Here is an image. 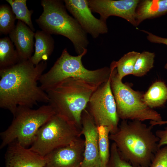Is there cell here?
<instances>
[{
  "label": "cell",
  "instance_id": "23",
  "mask_svg": "<svg viewBox=\"0 0 167 167\" xmlns=\"http://www.w3.org/2000/svg\"><path fill=\"white\" fill-rule=\"evenodd\" d=\"M155 56L154 53L144 51L140 53L136 60L132 75L144 76L153 67Z\"/></svg>",
  "mask_w": 167,
  "mask_h": 167
},
{
  "label": "cell",
  "instance_id": "28",
  "mask_svg": "<svg viewBox=\"0 0 167 167\" xmlns=\"http://www.w3.org/2000/svg\"><path fill=\"white\" fill-rule=\"evenodd\" d=\"M155 134L159 139L158 143L159 148L167 145V125L163 130H157Z\"/></svg>",
  "mask_w": 167,
  "mask_h": 167
},
{
  "label": "cell",
  "instance_id": "26",
  "mask_svg": "<svg viewBox=\"0 0 167 167\" xmlns=\"http://www.w3.org/2000/svg\"><path fill=\"white\" fill-rule=\"evenodd\" d=\"M149 167H167V145L158 150Z\"/></svg>",
  "mask_w": 167,
  "mask_h": 167
},
{
  "label": "cell",
  "instance_id": "13",
  "mask_svg": "<svg viewBox=\"0 0 167 167\" xmlns=\"http://www.w3.org/2000/svg\"><path fill=\"white\" fill-rule=\"evenodd\" d=\"M84 139L58 148L47 155L45 167H80L84 156Z\"/></svg>",
  "mask_w": 167,
  "mask_h": 167
},
{
  "label": "cell",
  "instance_id": "12",
  "mask_svg": "<svg viewBox=\"0 0 167 167\" xmlns=\"http://www.w3.org/2000/svg\"><path fill=\"white\" fill-rule=\"evenodd\" d=\"M81 118V132L84 137L85 147L80 167H101L97 127L86 108L82 113Z\"/></svg>",
  "mask_w": 167,
  "mask_h": 167
},
{
  "label": "cell",
  "instance_id": "8",
  "mask_svg": "<svg viewBox=\"0 0 167 167\" xmlns=\"http://www.w3.org/2000/svg\"><path fill=\"white\" fill-rule=\"evenodd\" d=\"M81 135V129L56 113L40 128L29 148L45 157L55 149L71 143Z\"/></svg>",
  "mask_w": 167,
  "mask_h": 167
},
{
  "label": "cell",
  "instance_id": "19",
  "mask_svg": "<svg viewBox=\"0 0 167 167\" xmlns=\"http://www.w3.org/2000/svg\"><path fill=\"white\" fill-rule=\"evenodd\" d=\"M21 61L13 43L7 36L0 39V70L15 65Z\"/></svg>",
  "mask_w": 167,
  "mask_h": 167
},
{
  "label": "cell",
  "instance_id": "25",
  "mask_svg": "<svg viewBox=\"0 0 167 167\" xmlns=\"http://www.w3.org/2000/svg\"><path fill=\"white\" fill-rule=\"evenodd\" d=\"M106 167H141L134 166L121 156L115 143L113 142L110 147V155Z\"/></svg>",
  "mask_w": 167,
  "mask_h": 167
},
{
  "label": "cell",
  "instance_id": "27",
  "mask_svg": "<svg viewBox=\"0 0 167 167\" xmlns=\"http://www.w3.org/2000/svg\"><path fill=\"white\" fill-rule=\"evenodd\" d=\"M141 31L147 34V39L150 42L155 43L164 44L167 45V38L157 36L146 31ZM164 68L167 69V63L165 65Z\"/></svg>",
  "mask_w": 167,
  "mask_h": 167
},
{
  "label": "cell",
  "instance_id": "1",
  "mask_svg": "<svg viewBox=\"0 0 167 167\" xmlns=\"http://www.w3.org/2000/svg\"><path fill=\"white\" fill-rule=\"evenodd\" d=\"M46 61L34 65L30 59L0 70V107L14 115L18 106L32 108L38 103H49L46 92L38 81L46 69Z\"/></svg>",
  "mask_w": 167,
  "mask_h": 167
},
{
  "label": "cell",
  "instance_id": "17",
  "mask_svg": "<svg viewBox=\"0 0 167 167\" xmlns=\"http://www.w3.org/2000/svg\"><path fill=\"white\" fill-rule=\"evenodd\" d=\"M34 55L30 59L35 65L42 61H46L53 52L54 41L51 35L43 30H37L35 33Z\"/></svg>",
  "mask_w": 167,
  "mask_h": 167
},
{
  "label": "cell",
  "instance_id": "14",
  "mask_svg": "<svg viewBox=\"0 0 167 167\" xmlns=\"http://www.w3.org/2000/svg\"><path fill=\"white\" fill-rule=\"evenodd\" d=\"M46 164L45 157L24 147L16 141L8 145L4 167H45Z\"/></svg>",
  "mask_w": 167,
  "mask_h": 167
},
{
  "label": "cell",
  "instance_id": "11",
  "mask_svg": "<svg viewBox=\"0 0 167 167\" xmlns=\"http://www.w3.org/2000/svg\"><path fill=\"white\" fill-rule=\"evenodd\" d=\"M65 5L81 27L93 38L107 33L106 22L96 18L92 13L88 0H65Z\"/></svg>",
  "mask_w": 167,
  "mask_h": 167
},
{
  "label": "cell",
  "instance_id": "7",
  "mask_svg": "<svg viewBox=\"0 0 167 167\" xmlns=\"http://www.w3.org/2000/svg\"><path fill=\"white\" fill-rule=\"evenodd\" d=\"M110 85L119 118L122 120L159 121L162 120L160 113L148 107L144 103L143 95L123 83L111 63Z\"/></svg>",
  "mask_w": 167,
  "mask_h": 167
},
{
  "label": "cell",
  "instance_id": "2",
  "mask_svg": "<svg viewBox=\"0 0 167 167\" xmlns=\"http://www.w3.org/2000/svg\"><path fill=\"white\" fill-rule=\"evenodd\" d=\"M153 127L141 121L123 120L109 139L124 160L134 166L149 167L159 149V139L153 133Z\"/></svg>",
  "mask_w": 167,
  "mask_h": 167
},
{
  "label": "cell",
  "instance_id": "15",
  "mask_svg": "<svg viewBox=\"0 0 167 167\" xmlns=\"http://www.w3.org/2000/svg\"><path fill=\"white\" fill-rule=\"evenodd\" d=\"M35 34L28 26L20 20H18L15 28L9 34L21 61L29 59L32 57Z\"/></svg>",
  "mask_w": 167,
  "mask_h": 167
},
{
  "label": "cell",
  "instance_id": "5",
  "mask_svg": "<svg viewBox=\"0 0 167 167\" xmlns=\"http://www.w3.org/2000/svg\"><path fill=\"white\" fill-rule=\"evenodd\" d=\"M41 5L43 12L36 21L42 30L69 39L78 55L87 50L89 42L87 33L77 20L68 14L62 1L42 0Z\"/></svg>",
  "mask_w": 167,
  "mask_h": 167
},
{
  "label": "cell",
  "instance_id": "16",
  "mask_svg": "<svg viewBox=\"0 0 167 167\" xmlns=\"http://www.w3.org/2000/svg\"><path fill=\"white\" fill-rule=\"evenodd\" d=\"M167 13V0L140 1L136 10L137 26L144 20Z\"/></svg>",
  "mask_w": 167,
  "mask_h": 167
},
{
  "label": "cell",
  "instance_id": "18",
  "mask_svg": "<svg viewBox=\"0 0 167 167\" xmlns=\"http://www.w3.org/2000/svg\"><path fill=\"white\" fill-rule=\"evenodd\" d=\"M143 98L145 104L151 109L163 106L167 101V86L161 81L155 82L143 95Z\"/></svg>",
  "mask_w": 167,
  "mask_h": 167
},
{
  "label": "cell",
  "instance_id": "20",
  "mask_svg": "<svg viewBox=\"0 0 167 167\" xmlns=\"http://www.w3.org/2000/svg\"><path fill=\"white\" fill-rule=\"evenodd\" d=\"M99 150L101 167H106L110 155L109 135L112 130L109 127H97Z\"/></svg>",
  "mask_w": 167,
  "mask_h": 167
},
{
  "label": "cell",
  "instance_id": "6",
  "mask_svg": "<svg viewBox=\"0 0 167 167\" xmlns=\"http://www.w3.org/2000/svg\"><path fill=\"white\" fill-rule=\"evenodd\" d=\"M56 113L49 104L36 109L18 106L11 124L0 133V148L14 141L25 148L32 145L40 128Z\"/></svg>",
  "mask_w": 167,
  "mask_h": 167
},
{
  "label": "cell",
  "instance_id": "22",
  "mask_svg": "<svg viewBox=\"0 0 167 167\" xmlns=\"http://www.w3.org/2000/svg\"><path fill=\"white\" fill-rule=\"evenodd\" d=\"M15 15L16 19L26 24L33 32L35 28L31 20L33 11L29 10L26 5V0H6Z\"/></svg>",
  "mask_w": 167,
  "mask_h": 167
},
{
  "label": "cell",
  "instance_id": "3",
  "mask_svg": "<svg viewBox=\"0 0 167 167\" xmlns=\"http://www.w3.org/2000/svg\"><path fill=\"white\" fill-rule=\"evenodd\" d=\"M97 88L81 80L70 78L46 92L49 98V104L56 113L81 130L82 113Z\"/></svg>",
  "mask_w": 167,
  "mask_h": 167
},
{
  "label": "cell",
  "instance_id": "9",
  "mask_svg": "<svg viewBox=\"0 0 167 167\" xmlns=\"http://www.w3.org/2000/svg\"><path fill=\"white\" fill-rule=\"evenodd\" d=\"M87 106L97 127H110L112 129L110 134L117 131L119 118L111 87L110 78L94 91Z\"/></svg>",
  "mask_w": 167,
  "mask_h": 167
},
{
  "label": "cell",
  "instance_id": "10",
  "mask_svg": "<svg viewBox=\"0 0 167 167\" xmlns=\"http://www.w3.org/2000/svg\"><path fill=\"white\" fill-rule=\"evenodd\" d=\"M139 0H88L92 11L98 13L100 18L106 22L110 16H115L126 20L137 26L136 10Z\"/></svg>",
  "mask_w": 167,
  "mask_h": 167
},
{
  "label": "cell",
  "instance_id": "24",
  "mask_svg": "<svg viewBox=\"0 0 167 167\" xmlns=\"http://www.w3.org/2000/svg\"><path fill=\"white\" fill-rule=\"evenodd\" d=\"M15 16L12 9L7 4L0 6V33L9 34L15 27Z\"/></svg>",
  "mask_w": 167,
  "mask_h": 167
},
{
  "label": "cell",
  "instance_id": "29",
  "mask_svg": "<svg viewBox=\"0 0 167 167\" xmlns=\"http://www.w3.org/2000/svg\"><path fill=\"white\" fill-rule=\"evenodd\" d=\"M150 125L152 126H154L159 125H161L167 124V121H151L150 122Z\"/></svg>",
  "mask_w": 167,
  "mask_h": 167
},
{
  "label": "cell",
  "instance_id": "4",
  "mask_svg": "<svg viewBox=\"0 0 167 167\" xmlns=\"http://www.w3.org/2000/svg\"><path fill=\"white\" fill-rule=\"evenodd\" d=\"M87 50L77 56L70 54L65 48L60 56L47 72L43 74L39 80L40 86L45 92L63 80L70 78L81 80L98 88L110 78V67H104L90 70L83 65L82 59Z\"/></svg>",
  "mask_w": 167,
  "mask_h": 167
},
{
  "label": "cell",
  "instance_id": "21",
  "mask_svg": "<svg viewBox=\"0 0 167 167\" xmlns=\"http://www.w3.org/2000/svg\"><path fill=\"white\" fill-rule=\"evenodd\" d=\"M140 53L132 51L124 54L117 61L112 62L116 68L119 78H122L128 75L132 74L136 60Z\"/></svg>",
  "mask_w": 167,
  "mask_h": 167
}]
</instances>
